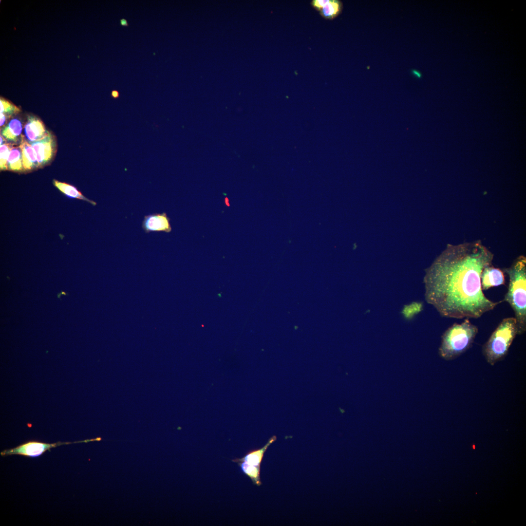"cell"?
<instances>
[{
    "label": "cell",
    "mask_w": 526,
    "mask_h": 526,
    "mask_svg": "<svg viewBox=\"0 0 526 526\" xmlns=\"http://www.w3.org/2000/svg\"><path fill=\"white\" fill-rule=\"evenodd\" d=\"M24 133L29 142L39 140L48 133L42 121L34 116H29L24 127Z\"/></svg>",
    "instance_id": "obj_9"
},
{
    "label": "cell",
    "mask_w": 526,
    "mask_h": 526,
    "mask_svg": "<svg viewBox=\"0 0 526 526\" xmlns=\"http://www.w3.org/2000/svg\"><path fill=\"white\" fill-rule=\"evenodd\" d=\"M54 185L61 192L64 193L66 196L78 199H80L87 201V202L91 204L93 206H95L96 203L93 200H90L85 196H84L76 188L70 184L58 181L56 180H53Z\"/></svg>",
    "instance_id": "obj_13"
},
{
    "label": "cell",
    "mask_w": 526,
    "mask_h": 526,
    "mask_svg": "<svg viewBox=\"0 0 526 526\" xmlns=\"http://www.w3.org/2000/svg\"><path fill=\"white\" fill-rule=\"evenodd\" d=\"M329 0H313L311 1V5L316 10L320 11L329 2Z\"/></svg>",
    "instance_id": "obj_19"
},
{
    "label": "cell",
    "mask_w": 526,
    "mask_h": 526,
    "mask_svg": "<svg viewBox=\"0 0 526 526\" xmlns=\"http://www.w3.org/2000/svg\"><path fill=\"white\" fill-rule=\"evenodd\" d=\"M478 332V327L469 319L453 323L442 336L439 356L446 360L455 359L470 347Z\"/></svg>",
    "instance_id": "obj_3"
},
{
    "label": "cell",
    "mask_w": 526,
    "mask_h": 526,
    "mask_svg": "<svg viewBox=\"0 0 526 526\" xmlns=\"http://www.w3.org/2000/svg\"><path fill=\"white\" fill-rule=\"evenodd\" d=\"M62 294H63V295H66L67 294H66V293H65V292H63V291H61V292H60V293L59 294H57V297H58V298L60 299V297H61V295Z\"/></svg>",
    "instance_id": "obj_24"
},
{
    "label": "cell",
    "mask_w": 526,
    "mask_h": 526,
    "mask_svg": "<svg viewBox=\"0 0 526 526\" xmlns=\"http://www.w3.org/2000/svg\"><path fill=\"white\" fill-rule=\"evenodd\" d=\"M20 109L6 100L0 98V113H3L8 119L13 114L18 113Z\"/></svg>",
    "instance_id": "obj_17"
},
{
    "label": "cell",
    "mask_w": 526,
    "mask_h": 526,
    "mask_svg": "<svg viewBox=\"0 0 526 526\" xmlns=\"http://www.w3.org/2000/svg\"><path fill=\"white\" fill-rule=\"evenodd\" d=\"M509 278L507 291L503 301L507 302L514 313L518 335L526 331V258L517 257L508 267L503 269Z\"/></svg>",
    "instance_id": "obj_2"
},
{
    "label": "cell",
    "mask_w": 526,
    "mask_h": 526,
    "mask_svg": "<svg viewBox=\"0 0 526 526\" xmlns=\"http://www.w3.org/2000/svg\"><path fill=\"white\" fill-rule=\"evenodd\" d=\"M7 118L3 114L0 113V126L2 127L5 124Z\"/></svg>",
    "instance_id": "obj_20"
},
{
    "label": "cell",
    "mask_w": 526,
    "mask_h": 526,
    "mask_svg": "<svg viewBox=\"0 0 526 526\" xmlns=\"http://www.w3.org/2000/svg\"><path fill=\"white\" fill-rule=\"evenodd\" d=\"M19 146L21 151L24 170H30L38 167L35 150L23 135H21Z\"/></svg>",
    "instance_id": "obj_10"
},
{
    "label": "cell",
    "mask_w": 526,
    "mask_h": 526,
    "mask_svg": "<svg viewBox=\"0 0 526 526\" xmlns=\"http://www.w3.org/2000/svg\"><path fill=\"white\" fill-rule=\"evenodd\" d=\"M142 227L145 233L164 231L167 233L171 231L170 219L166 212L155 213L145 215L142 224Z\"/></svg>",
    "instance_id": "obj_7"
},
{
    "label": "cell",
    "mask_w": 526,
    "mask_h": 526,
    "mask_svg": "<svg viewBox=\"0 0 526 526\" xmlns=\"http://www.w3.org/2000/svg\"><path fill=\"white\" fill-rule=\"evenodd\" d=\"M102 438L98 437L93 439H86L74 442H58L54 443H46L37 441H29L21 445L10 449L4 450L0 452L2 456L11 455H20L27 457H38L51 448H54L63 445L75 443H88L93 441H100Z\"/></svg>",
    "instance_id": "obj_5"
},
{
    "label": "cell",
    "mask_w": 526,
    "mask_h": 526,
    "mask_svg": "<svg viewBox=\"0 0 526 526\" xmlns=\"http://www.w3.org/2000/svg\"><path fill=\"white\" fill-rule=\"evenodd\" d=\"M120 23L121 25H122L123 26H129V24H128V23L127 22V20L126 19H120Z\"/></svg>",
    "instance_id": "obj_22"
},
{
    "label": "cell",
    "mask_w": 526,
    "mask_h": 526,
    "mask_svg": "<svg viewBox=\"0 0 526 526\" xmlns=\"http://www.w3.org/2000/svg\"><path fill=\"white\" fill-rule=\"evenodd\" d=\"M493 258L480 241L447 244L426 271V301L448 318L478 319L492 310L503 301L486 297L481 276Z\"/></svg>",
    "instance_id": "obj_1"
},
{
    "label": "cell",
    "mask_w": 526,
    "mask_h": 526,
    "mask_svg": "<svg viewBox=\"0 0 526 526\" xmlns=\"http://www.w3.org/2000/svg\"><path fill=\"white\" fill-rule=\"evenodd\" d=\"M22 130L21 121L17 118H14L2 129L1 135L6 140L17 142L21 135Z\"/></svg>",
    "instance_id": "obj_12"
},
{
    "label": "cell",
    "mask_w": 526,
    "mask_h": 526,
    "mask_svg": "<svg viewBox=\"0 0 526 526\" xmlns=\"http://www.w3.org/2000/svg\"><path fill=\"white\" fill-rule=\"evenodd\" d=\"M29 143L35 150L38 167L45 165L51 160L55 151L56 142L49 132L42 139Z\"/></svg>",
    "instance_id": "obj_6"
},
{
    "label": "cell",
    "mask_w": 526,
    "mask_h": 526,
    "mask_svg": "<svg viewBox=\"0 0 526 526\" xmlns=\"http://www.w3.org/2000/svg\"><path fill=\"white\" fill-rule=\"evenodd\" d=\"M341 2L338 0H329L326 5L320 11L321 16L325 19H332L341 12Z\"/></svg>",
    "instance_id": "obj_15"
},
{
    "label": "cell",
    "mask_w": 526,
    "mask_h": 526,
    "mask_svg": "<svg viewBox=\"0 0 526 526\" xmlns=\"http://www.w3.org/2000/svg\"><path fill=\"white\" fill-rule=\"evenodd\" d=\"M276 440V437L273 436L270 438L266 445L261 449L251 451L243 457L234 459L232 460V461L235 463L244 462L251 465L261 467L264 453L268 447Z\"/></svg>",
    "instance_id": "obj_11"
},
{
    "label": "cell",
    "mask_w": 526,
    "mask_h": 526,
    "mask_svg": "<svg viewBox=\"0 0 526 526\" xmlns=\"http://www.w3.org/2000/svg\"><path fill=\"white\" fill-rule=\"evenodd\" d=\"M517 335L518 328L515 318L503 319L482 347V353L487 362L494 365L503 359Z\"/></svg>",
    "instance_id": "obj_4"
},
{
    "label": "cell",
    "mask_w": 526,
    "mask_h": 526,
    "mask_svg": "<svg viewBox=\"0 0 526 526\" xmlns=\"http://www.w3.org/2000/svg\"><path fill=\"white\" fill-rule=\"evenodd\" d=\"M11 143H4L0 146V168L1 170H7V161L10 152L13 148Z\"/></svg>",
    "instance_id": "obj_18"
},
{
    "label": "cell",
    "mask_w": 526,
    "mask_h": 526,
    "mask_svg": "<svg viewBox=\"0 0 526 526\" xmlns=\"http://www.w3.org/2000/svg\"><path fill=\"white\" fill-rule=\"evenodd\" d=\"M7 169L13 171L24 170L22 164L21 151L19 146L13 147L7 161Z\"/></svg>",
    "instance_id": "obj_14"
},
{
    "label": "cell",
    "mask_w": 526,
    "mask_h": 526,
    "mask_svg": "<svg viewBox=\"0 0 526 526\" xmlns=\"http://www.w3.org/2000/svg\"><path fill=\"white\" fill-rule=\"evenodd\" d=\"M0 145H2V144H3L4 143H6V139L1 135H0Z\"/></svg>",
    "instance_id": "obj_23"
},
{
    "label": "cell",
    "mask_w": 526,
    "mask_h": 526,
    "mask_svg": "<svg viewBox=\"0 0 526 526\" xmlns=\"http://www.w3.org/2000/svg\"><path fill=\"white\" fill-rule=\"evenodd\" d=\"M481 282L483 291L492 287L504 285L505 283L504 272L492 264L488 265L482 272Z\"/></svg>",
    "instance_id": "obj_8"
},
{
    "label": "cell",
    "mask_w": 526,
    "mask_h": 526,
    "mask_svg": "<svg viewBox=\"0 0 526 526\" xmlns=\"http://www.w3.org/2000/svg\"><path fill=\"white\" fill-rule=\"evenodd\" d=\"M238 463L242 471L251 479L254 484L258 486L262 484L260 479L261 467L251 465L244 462Z\"/></svg>",
    "instance_id": "obj_16"
},
{
    "label": "cell",
    "mask_w": 526,
    "mask_h": 526,
    "mask_svg": "<svg viewBox=\"0 0 526 526\" xmlns=\"http://www.w3.org/2000/svg\"><path fill=\"white\" fill-rule=\"evenodd\" d=\"M111 95L114 98H117L119 96V93L116 90H113L111 93Z\"/></svg>",
    "instance_id": "obj_21"
}]
</instances>
